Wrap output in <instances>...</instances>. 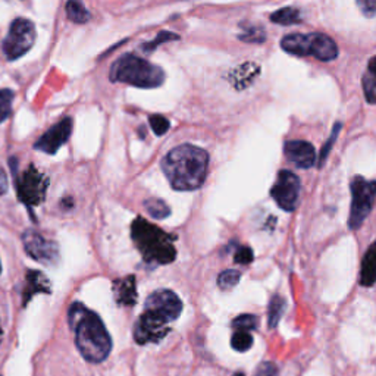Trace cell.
<instances>
[{"mask_svg":"<svg viewBox=\"0 0 376 376\" xmlns=\"http://www.w3.org/2000/svg\"><path fill=\"white\" fill-rule=\"evenodd\" d=\"M109 77L113 82H125L138 88H156L164 81V73L160 66L133 53L124 55L115 61Z\"/></svg>","mask_w":376,"mask_h":376,"instance_id":"277c9868","label":"cell"},{"mask_svg":"<svg viewBox=\"0 0 376 376\" xmlns=\"http://www.w3.org/2000/svg\"><path fill=\"white\" fill-rule=\"evenodd\" d=\"M281 47L290 55L313 56L322 62H331L338 57L337 43L322 32L288 34L281 40Z\"/></svg>","mask_w":376,"mask_h":376,"instance_id":"5b68a950","label":"cell"},{"mask_svg":"<svg viewBox=\"0 0 376 376\" xmlns=\"http://www.w3.org/2000/svg\"><path fill=\"white\" fill-rule=\"evenodd\" d=\"M238 39L245 43H265L266 32L258 27H250V28H245L244 32L238 35Z\"/></svg>","mask_w":376,"mask_h":376,"instance_id":"f1b7e54d","label":"cell"},{"mask_svg":"<svg viewBox=\"0 0 376 376\" xmlns=\"http://www.w3.org/2000/svg\"><path fill=\"white\" fill-rule=\"evenodd\" d=\"M284 155L294 167L301 169L312 168L316 162V150L312 143L303 140H291L284 144Z\"/></svg>","mask_w":376,"mask_h":376,"instance_id":"5bb4252c","label":"cell"},{"mask_svg":"<svg viewBox=\"0 0 376 376\" xmlns=\"http://www.w3.org/2000/svg\"><path fill=\"white\" fill-rule=\"evenodd\" d=\"M0 338H2V326H0Z\"/></svg>","mask_w":376,"mask_h":376,"instance_id":"8d00e7d4","label":"cell"},{"mask_svg":"<svg viewBox=\"0 0 376 376\" xmlns=\"http://www.w3.org/2000/svg\"><path fill=\"white\" fill-rule=\"evenodd\" d=\"M0 272H2V265H0Z\"/></svg>","mask_w":376,"mask_h":376,"instance_id":"74e56055","label":"cell"},{"mask_svg":"<svg viewBox=\"0 0 376 376\" xmlns=\"http://www.w3.org/2000/svg\"><path fill=\"white\" fill-rule=\"evenodd\" d=\"M47 187H49V181L34 167H30L19 178H17L18 198L30 207L37 206L43 202Z\"/></svg>","mask_w":376,"mask_h":376,"instance_id":"30bf717a","label":"cell"},{"mask_svg":"<svg viewBox=\"0 0 376 376\" xmlns=\"http://www.w3.org/2000/svg\"><path fill=\"white\" fill-rule=\"evenodd\" d=\"M285 306L287 301L284 297H281L279 294H275L269 303V309H267V326L270 329H275L281 321L282 314L285 312Z\"/></svg>","mask_w":376,"mask_h":376,"instance_id":"44dd1931","label":"cell"},{"mask_svg":"<svg viewBox=\"0 0 376 376\" xmlns=\"http://www.w3.org/2000/svg\"><path fill=\"white\" fill-rule=\"evenodd\" d=\"M35 292H49V279L40 272L30 270L27 274V288L22 292V306L27 304Z\"/></svg>","mask_w":376,"mask_h":376,"instance_id":"e0dca14e","label":"cell"},{"mask_svg":"<svg viewBox=\"0 0 376 376\" xmlns=\"http://www.w3.org/2000/svg\"><path fill=\"white\" fill-rule=\"evenodd\" d=\"M234 376H244V373H241V372H238V373H235Z\"/></svg>","mask_w":376,"mask_h":376,"instance_id":"d590c367","label":"cell"},{"mask_svg":"<svg viewBox=\"0 0 376 376\" xmlns=\"http://www.w3.org/2000/svg\"><path fill=\"white\" fill-rule=\"evenodd\" d=\"M144 312L155 314L167 323H171L180 317L182 312V301L171 290H158L147 297L144 303Z\"/></svg>","mask_w":376,"mask_h":376,"instance_id":"9c48e42d","label":"cell"},{"mask_svg":"<svg viewBox=\"0 0 376 376\" xmlns=\"http://www.w3.org/2000/svg\"><path fill=\"white\" fill-rule=\"evenodd\" d=\"M180 35L178 34H173V32H169V31H160L155 40L149 41L147 44L143 46V50L144 52H153L155 49H158V46L167 43V41H172V40H178Z\"/></svg>","mask_w":376,"mask_h":376,"instance_id":"f546056e","label":"cell"},{"mask_svg":"<svg viewBox=\"0 0 376 376\" xmlns=\"http://www.w3.org/2000/svg\"><path fill=\"white\" fill-rule=\"evenodd\" d=\"M66 15L75 24H84L90 21V12L82 5L81 0H68L66 2Z\"/></svg>","mask_w":376,"mask_h":376,"instance_id":"7402d4cb","label":"cell"},{"mask_svg":"<svg viewBox=\"0 0 376 376\" xmlns=\"http://www.w3.org/2000/svg\"><path fill=\"white\" fill-rule=\"evenodd\" d=\"M169 323L162 321L160 317L143 312L134 326V339L140 346L159 343L169 334Z\"/></svg>","mask_w":376,"mask_h":376,"instance_id":"7c38bea8","label":"cell"},{"mask_svg":"<svg viewBox=\"0 0 376 376\" xmlns=\"http://www.w3.org/2000/svg\"><path fill=\"white\" fill-rule=\"evenodd\" d=\"M68 322L75 335L79 355L90 363H102L112 350V338L103 321L84 304L74 303L68 310Z\"/></svg>","mask_w":376,"mask_h":376,"instance_id":"7a4b0ae2","label":"cell"},{"mask_svg":"<svg viewBox=\"0 0 376 376\" xmlns=\"http://www.w3.org/2000/svg\"><path fill=\"white\" fill-rule=\"evenodd\" d=\"M363 93L368 103L376 104V55L369 59L368 68L363 74Z\"/></svg>","mask_w":376,"mask_h":376,"instance_id":"ac0fdd59","label":"cell"},{"mask_svg":"<svg viewBox=\"0 0 376 376\" xmlns=\"http://www.w3.org/2000/svg\"><path fill=\"white\" fill-rule=\"evenodd\" d=\"M300 188L301 184L299 176L291 171L282 169L276 175L270 194H272V198L282 210L294 212L300 200Z\"/></svg>","mask_w":376,"mask_h":376,"instance_id":"ba28073f","label":"cell"},{"mask_svg":"<svg viewBox=\"0 0 376 376\" xmlns=\"http://www.w3.org/2000/svg\"><path fill=\"white\" fill-rule=\"evenodd\" d=\"M270 21L274 24H279V26H294V24L301 22V14L297 8L285 6L274 12L270 15Z\"/></svg>","mask_w":376,"mask_h":376,"instance_id":"ffe728a7","label":"cell"},{"mask_svg":"<svg viewBox=\"0 0 376 376\" xmlns=\"http://www.w3.org/2000/svg\"><path fill=\"white\" fill-rule=\"evenodd\" d=\"M360 10L363 12V15H366L369 18L376 15V0H356Z\"/></svg>","mask_w":376,"mask_h":376,"instance_id":"836d02e7","label":"cell"},{"mask_svg":"<svg viewBox=\"0 0 376 376\" xmlns=\"http://www.w3.org/2000/svg\"><path fill=\"white\" fill-rule=\"evenodd\" d=\"M341 128H343V125H341V122H337L332 128V131H331V135H329V138L326 140V143L323 144L322 147V151H321V156H319V163H317V167L322 168V164L326 162L328 159V155H329V151L332 150L334 147V143L337 141L338 135H339V131H341Z\"/></svg>","mask_w":376,"mask_h":376,"instance_id":"83f0119b","label":"cell"},{"mask_svg":"<svg viewBox=\"0 0 376 376\" xmlns=\"http://www.w3.org/2000/svg\"><path fill=\"white\" fill-rule=\"evenodd\" d=\"M9 190V182H8V175L3 168H0V196H5Z\"/></svg>","mask_w":376,"mask_h":376,"instance_id":"e575fe53","label":"cell"},{"mask_svg":"<svg viewBox=\"0 0 376 376\" xmlns=\"http://www.w3.org/2000/svg\"><path fill=\"white\" fill-rule=\"evenodd\" d=\"M35 26L26 18H17L10 24L9 32L2 43V52L8 61H17L26 55L35 41Z\"/></svg>","mask_w":376,"mask_h":376,"instance_id":"52a82bcc","label":"cell"},{"mask_svg":"<svg viewBox=\"0 0 376 376\" xmlns=\"http://www.w3.org/2000/svg\"><path fill=\"white\" fill-rule=\"evenodd\" d=\"M160 167L173 190L194 191L206 181L209 153L193 144H181L167 153Z\"/></svg>","mask_w":376,"mask_h":376,"instance_id":"6da1fadb","label":"cell"},{"mask_svg":"<svg viewBox=\"0 0 376 376\" xmlns=\"http://www.w3.org/2000/svg\"><path fill=\"white\" fill-rule=\"evenodd\" d=\"M149 122H150L153 133H155L159 137L163 135V134H167L169 131L171 124H169V121L167 120V118L162 116V115H150Z\"/></svg>","mask_w":376,"mask_h":376,"instance_id":"4dcf8cb0","label":"cell"},{"mask_svg":"<svg viewBox=\"0 0 376 376\" xmlns=\"http://www.w3.org/2000/svg\"><path fill=\"white\" fill-rule=\"evenodd\" d=\"M276 375H278V369L275 364L270 361H265L258 364L253 376H276Z\"/></svg>","mask_w":376,"mask_h":376,"instance_id":"d6a6232c","label":"cell"},{"mask_svg":"<svg viewBox=\"0 0 376 376\" xmlns=\"http://www.w3.org/2000/svg\"><path fill=\"white\" fill-rule=\"evenodd\" d=\"M253 250L250 249V247H247V245H243V247H238V250L235 252V262L240 263V265H249L253 262Z\"/></svg>","mask_w":376,"mask_h":376,"instance_id":"1f68e13d","label":"cell"},{"mask_svg":"<svg viewBox=\"0 0 376 376\" xmlns=\"http://www.w3.org/2000/svg\"><path fill=\"white\" fill-rule=\"evenodd\" d=\"M241 279V274L238 272V270H235V269H227V270H223V272L219 274L218 276V287L223 291H227V290H231L234 288L235 285L238 284Z\"/></svg>","mask_w":376,"mask_h":376,"instance_id":"cb8c5ba5","label":"cell"},{"mask_svg":"<svg viewBox=\"0 0 376 376\" xmlns=\"http://www.w3.org/2000/svg\"><path fill=\"white\" fill-rule=\"evenodd\" d=\"M351 209L348 218L350 229H359L370 215L376 200V181H369L357 175L351 180Z\"/></svg>","mask_w":376,"mask_h":376,"instance_id":"8992f818","label":"cell"},{"mask_svg":"<svg viewBox=\"0 0 376 376\" xmlns=\"http://www.w3.org/2000/svg\"><path fill=\"white\" fill-rule=\"evenodd\" d=\"M232 328L237 331H254L258 328V317L254 314H240L232 321Z\"/></svg>","mask_w":376,"mask_h":376,"instance_id":"484cf974","label":"cell"},{"mask_svg":"<svg viewBox=\"0 0 376 376\" xmlns=\"http://www.w3.org/2000/svg\"><path fill=\"white\" fill-rule=\"evenodd\" d=\"M115 300L121 306H134L137 303V281L129 275L113 282Z\"/></svg>","mask_w":376,"mask_h":376,"instance_id":"9a60e30c","label":"cell"},{"mask_svg":"<svg viewBox=\"0 0 376 376\" xmlns=\"http://www.w3.org/2000/svg\"><path fill=\"white\" fill-rule=\"evenodd\" d=\"M253 346V337L247 331H235L231 338V347L235 351H249Z\"/></svg>","mask_w":376,"mask_h":376,"instance_id":"d4e9b609","label":"cell"},{"mask_svg":"<svg viewBox=\"0 0 376 376\" xmlns=\"http://www.w3.org/2000/svg\"><path fill=\"white\" fill-rule=\"evenodd\" d=\"M12 100H14V93L8 88L0 90V124L9 118L12 112Z\"/></svg>","mask_w":376,"mask_h":376,"instance_id":"4316f807","label":"cell"},{"mask_svg":"<svg viewBox=\"0 0 376 376\" xmlns=\"http://www.w3.org/2000/svg\"><path fill=\"white\" fill-rule=\"evenodd\" d=\"M131 237L144 262L150 265H169L175 261L173 237L146 219L137 218L133 222Z\"/></svg>","mask_w":376,"mask_h":376,"instance_id":"3957f363","label":"cell"},{"mask_svg":"<svg viewBox=\"0 0 376 376\" xmlns=\"http://www.w3.org/2000/svg\"><path fill=\"white\" fill-rule=\"evenodd\" d=\"M376 282V240L364 253L360 270V284L363 287H373Z\"/></svg>","mask_w":376,"mask_h":376,"instance_id":"2e32d148","label":"cell"},{"mask_svg":"<svg viewBox=\"0 0 376 376\" xmlns=\"http://www.w3.org/2000/svg\"><path fill=\"white\" fill-rule=\"evenodd\" d=\"M257 74H258V66L256 64H244L243 66L234 70L229 79L238 90H243L247 86L252 84V81L254 79Z\"/></svg>","mask_w":376,"mask_h":376,"instance_id":"d6986e66","label":"cell"},{"mask_svg":"<svg viewBox=\"0 0 376 376\" xmlns=\"http://www.w3.org/2000/svg\"><path fill=\"white\" fill-rule=\"evenodd\" d=\"M144 207L147 210V214L155 219H164L171 215L169 206L164 203L162 198H156V197L147 198L144 202Z\"/></svg>","mask_w":376,"mask_h":376,"instance_id":"603a6c76","label":"cell"},{"mask_svg":"<svg viewBox=\"0 0 376 376\" xmlns=\"http://www.w3.org/2000/svg\"><path fill=\"white\" fill-rule=\"evenodd\" d=\"M74 128L73 118H64L62 121L55 124L50 129L47 131L34 143V149L40 150L47 155H55V153L61 149L70 137Z\"/></svg>","mask_w":376,"mask_h":376,"instance_id":"4fadbf2b","label":"cell"},{"mask_svg":"<svg viewBox=\"0 0 376 376\" xmlns=\"http://www.w3.org/2000/svg\"><path fill=\"white\" fill-rule=\"evenodd\" d=\"M22 244L27 254L41 265H55L59 261V247L55 241L44 238L34 229H27L22 234Z\"/></svg>","mask_w":376,"mask_h":376,"instance_id":"8fae6325","label":"cell"}]
</instances>
